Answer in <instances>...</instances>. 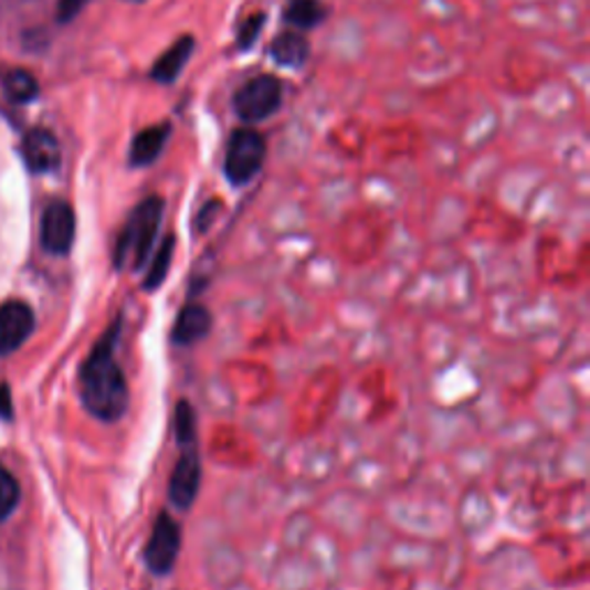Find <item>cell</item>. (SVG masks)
<instances>
[{"instance_id": "obj_1", "label": "cell", "mask_w": 590, "mask_h": 590, "mask_svg": "<svg viewBox=\"0 0 590 590\" xmlns=\"http://www.w3.org/2000/svg\"><path fill=\"white\" fill-rule=\"evenodd\" d=\"M120 333L123 316L106 328L82 367L84 409L102 422H118L129 409V386L116 358Z\"/></svg>"}, {"instance_id": "obj_2", "label": "cell", "mask_w": 590, "mask_h": 590, "mask_svg": "<svg viewBox=\"0 0 590 590\" xmlns=\"http://www.w3.org/2000/svg\"><path fill=\"white\" fill-rule=\"evenodd\" d=\"M162 218H165L162 197H148L129 212V218L114 247L116 271H127V267L134 273L144 271L152 256V247H155Z\"/></svg>"}, {"instance_id": "obj_3", "label": "cell", "mask_w": 590, "mask_h": 590, "mask_svg": "<svg viewBox=\"0 0 590 590\" xmlns=\"http://www.w3.org/2000/svg\"><path fill=\"white\" fill-rule=\"evenodd\" d=\"M265 139L256 129H238L224 157V176L233 187H243L252 182L265 162Z\"/></svg>"}, {"instance_id": "obj_4", "label": "cell", "mask_w": 590, "mask_h": 590, "mask_svg": "<svg viewBox=\"0 0 590 590\" xmlns=\"http://www.w3.org/2000/svg\"><path fill=\"white\" fill-rule=\"evenodd\" d=\"M284 86L277 76L261 74L233 95V112L243 123H261L280 112Z\"/></svg>"}, {"instance_id": "obj_5", "label": "cell", "mask_w": 590, "mask_h": 590, "mask_svg": "<svg viewBox=\"0 0 590 590\" xmlns=\"http://www.w3.org/2000/svg\"><path fill=\"white\" fill-rule=\"evenodd\" d=\"M182 549V530L169 509L157 515L150 538L144 547V562L152 577H169Z\"/></svg>"}, {"instance_id": "obj_6", "label": "cell", "mask_w": 590, "mask_h": 590, "mask_svg": "<svg viewBox=\"0 0 590 590\" xmlns=\"http://www.w3.org/2000/svg\"><path fill=\"white\" fill-rule=\"evenodd\" d=\"M180 454L178 462L171 471L169 477V503L171 507L180 509V513H187L199 498L201 489V480H203V464H201V452H199V441L197 443H187L178 445Z\"/></svg>"}, {"instance_id": "obj_7", "label": "cell", "mask_w": 590, "mask_h": 590, "mask_svg": "<svg viewBox=\"0 0 590 590\" xmlns=\"http://www.w3.org/2000/svg\"><path fill=\"white\" fill-rule=\"evenodd\" d=\"M76 235V218L70 203L53 201L42 214V247L53 256L70 254Z\"/></svg>"}, {"instance_id": "obj_8", "label": "cell", "mask_w": 590, "mask_h": 590, "mask_svg": "<svg viewBox=\"0 0 590 590\" xmlns=\"http://www.w3.org/2000/svg\"><path fill=\"white\" fill-rule=\"evenodd\" d=\"M35 330L33 309L21 303L10 301L0 305V356H10L23 346Z\"/></svg>"}, {"instance_id": "obj_9", "label": "cell", "mask_w": 590, "mask_h": 590, "mask_svg": "<svg viewBox=\"0 0 590 590\" xmlns=\"http://www.w3.org/2000/svg\"><path fill=\"white\" fill-rule=\"evenodd\" d=\"M210 333H212V312L203 303L190 301L178 312L169 339L178 348H190L208 339Z\"/></svg>"}, {"instance_id": "obj_10", "label": "cell", "mask_w": 590, "mask_h": 590, "mask_svg": "<svg viewBox=\"0 0 590 590\" xmlns=\"http://www.w3.org/2000/svg\"><path fill=\"white\" fill-rule=\"evenodd\" d=\"M23 162L35 173H49L61 165L59 139L46 129H33L21 141Z\"/></svg>"}, {"instance_id": "obj_11", "label": "cell", "mask_w": 590, "mask_h": 590, "mask_svg": "<svg viewBox=\"0 0 590 590\" xmlns=\"http://www.w3.org/2000/svg\"><path fill=\"white\" fill-rule=\"evenodd\" d=\"M169 137H171L169 123H159V125L141 129L129 146V165L131 167H150L152 162H157L159 155L165 152Z\"/></svg>"}, {"instance_id": "obj_12", "label": "cell", "mask_w": 590, "mask_h": 590, "mask_svg": "<svg viewBox=\"0 0 590 590\" xmlns=\"http://www.w3.org/2000/svg\"><path fill=\"white\" fill-rule=\"evenodd\" d=\"M194 53V38L182 35L171 49H167L162 56H159L150 70V76L159 84H173L185 70V65L190 63Z\"/></svg>"}, {"instance_id": "obj_13", "label": "cell", "mask_w": 590, "mask_h": 590, "mask_svg": "<svg viewBox=\"0 0 590 590\" xmlns=\"http://www.w3.org/2000/svg\"><path fill=\"white\" fill-rule=\"evenodd\" d=\"M271 56L282 67H301L309 59V42L305 35L288 31L271 44Z\"/></svg>"}, {"instance_id": "obj_14", "label": "cell", "mask_w": 590, "mask_h": 590, "mask_svg": "<svg viewBox=\"0 0 590 590\" xmlns=\"http://www.w3.org/2000/svg\"><path fill=\"white\" fill-rule=\"evenodd\" d=\"M173 254H176V235L169 233L162 245L157 247V252L150 256L148 261V273L144 277V291L146 293H155L159 286L165 284L167 275H169V267H171V261H173Z\"/></svg>"}, {"instance_id": "obj_15", "label": "cell", "mask_w": 590, "mask_h": 590, "mask_svg": "<svg viewBox=\"0 0 590 590\" xmlns=\"http://www.w3.org/2000/svg\"><path fill=\"white\" fill-rule=\"evenodd\" d=\"M328 17V8L320 3V0H288V6L284 10V21L293 29H314V25L324 23Z\"/></svg>"}, {"instance_id": "obj_16", "label": "cell", "mask_w": 590, "mask_h": 590, "mask_svg": "<svg viewBox=\"0 0 590 590\" xmlns=\"http://www.w3.org/2000/svg\"><path fill=\"white\" fill-rule=\"evenodd\" d=\"M173 432H176V443L187 445L197 443V411L187 399H180L176 404L173 413Z\"/></svg>"}, {"instance_id": "obj_17", "label": "cell", "mask_w": 590, "mask_h": 590, "mask_svg": "<svg viewBox=\"0 0 590 590\" xmlns=\"http://www.w3.org/2000/svg\"><path fill=\"white\" fill-rule=\"evenodd\" d=\"M38 82L31 72L25 70H14L6 76V93L10 95V99L14 102H31L38 97Z\"/></svg>"}, {"instance_id": "obj_18", "label": "cell", "mask_w": 590, "mask_h": 590, "mask_svg": "<svg viewBox=\"0 0 590 590\" xmlns=\"http://www.w3.org/2000/svg\"><path fill=\"white\" fill-rule=\"evenodd\" d=\"M19 496L21 492L14 475L8 468L0 466V521H6L14 513Z\"/></svg>"}, {"instance_id": "obj_19", "label": "cell", "mask_w": 590, "mask_h": 590, "mask_svg": "<svg viewBox=\"0 0 590 590\" xmlns=\"http://www.w3.org/2000/svg\"><path fill=\"white\" fill-rule=\"evenodd\" d=\"M263 25H265V14H254V17L245 19V23L238 29V46L243 51L252 49L259 33L263 31Z\"/></svg>"}, {"instance_id": "obj_20", "label": "cell", "mask_w": 590, "mask_h": 590, "mask_svg": "<svg viewBox=\"0 0 590 590\" xmlns=\"http://www.w3.org/2000/svg\"><path fill=\"white\" fill-rule=\"evenodd\" d=\"M88 3H91V0H61V3H59V21H63V23L72 21Z\"/></svg>"}, {"instance_id": "obj_21", "label": "cell", "mask_w": 590, "mask_h": 590, "mask_svg": "<svg viewBox=\"0 0 590 590\" xmlns=\"http://www.w3.org/2000/svg\"><path fill=\"white\" fill-rule=\"evenodd\" d=\"M220 214V201H210L201 212H199V218H197V231L199 233H206L210 229V224L214 222V218H218Z\"/></svg>"}, {"instance_id": "obj_22", "label": "cell", "mask_w": 590, "mask_h": 590, "mask_svg": "<svg viewBox=\"0 0 590 590\" xmlns=\"http://www.w3.org/2000/svg\"><path fill=\"white\" fill-rule=\"evenodd\" d=\"M131 3H144V0H131Z\"/></svg>"}]
</instances>
